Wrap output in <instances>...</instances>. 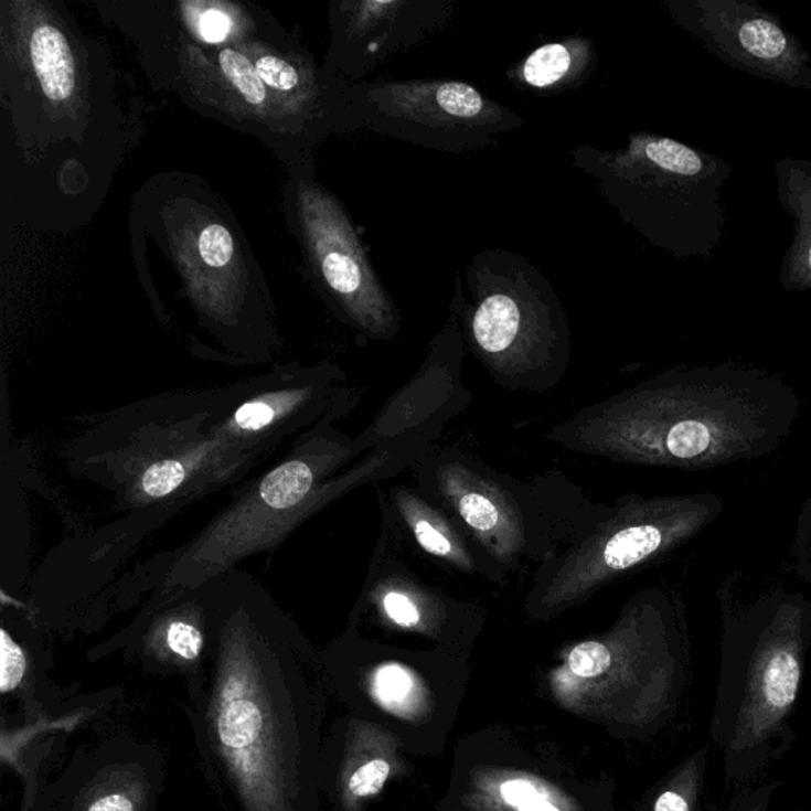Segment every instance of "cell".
Segmentation results:
<instances>
[{
	"label": "cell",
	"mask_w": 811,
	"mask_h": 811,
	"mask_svg": "<svg viewBox=\"0 0 811 811\" xmlns=\"http://www.w3.org/2000/svg\"><path fill=\"white\" fill-rule=\"evenodd\" d=\"M785 425L761 388L663 376L580 410L551 439L625 463L704 468L758 456Z\"/></svg>",
	"instance_id": "cell-1"
},
{
	"label": "cell",
	"mask_w": 811,
	"mask_h": 811,
	"mask_svg": "<svg viewBox=\"0 0 811 811\" xmlns=\"http://www.w3.org/2000/svg\"><path fill=\"white\" fill-rule=\"evenodd\" d=\"M457 275L450 309L465 344L498 384L547 391L565 376L570 330L562 298L544 273L522 254L483 249Z\"/></svg>",
	"instance_id": "cell-2"
},
{
	"label": "cell",
	"mask_w": 811,
	"mask_h": 811,
	"mask_svg": "<svg viewBox=\"0 0 811 811\" xmlns=\"http://www.w3.org/2000/svg\"><path fill=\"white\" fill-rule=\"evenodd\" d=\"M704 511L690 498L620 501L602 508L576 540L542 563L525 599L533 617H554L700 529Z\"/></svg>",
	"instance_id": "cell-3"
},
{
	"label": "cell",
	"mask_w": 811,
	"mask_h": 811,
	"mask_svg": "<svg viewBox=\"0 0 811 811\" xmlns=\"http://www.w3.org/2000/svg\"><path fill=\"white\" fill-rule=\"evenodd\" d=\"M286 206L312 282L334 316L370 340H394L402 312L370 260L351 214L314 180L312 160L292 170Z\"/></svg>",
	"instance_id": "cell-4"
},
{
	"label": "cell",
	"mask_w": 811,
	"mask_h": 811,
	"mask_svg": "<svg viewBox=\"0 0 811 811\" xmlns=\"http://www.w3.org/2000/svg\"><path fill=\"white\" fill-rule=\"evenodd\" d=\"M351 132L369 129L428 151L467 154L522 129L525 119L478 86L450 78L348 85Z\"/></svg>",
	"instance_id": "cell-5"
},
{
	"label": "cell",
	"mask_w": 811,
	"mask_h": 811,
	"mask_svg": "<svg viewBox=\"0 0 811 811\" xmlns=\"http://www.w3.org/2000/svg\"><path fill=\"white\" fill-rule=\"evenodd\" d=\"M178 38L177 90L184 99L231 126L256 134L282 158L290 156L296 167L311 160L312 148L329 134L271 93L239 38L216 46L188 42L180 32Z\"/></svg>",
	"instance_id": "cell-6"
},
{
	"label": "cell",
	"mask_w": 811,
	"mask_h": 811,
	"mask_svg": "<svg viewBox=\"0 0 811 811\" xmlns=\"http://www.w3.org/2000/svg\"><path fill=\"white\" fill-rule=\"evenodd\" d=\"M420 482L498 569H516L523 558L536 555L542 565L558 554V545L566 541L534 522L540 514L531 511L533 503H523V487L505 483L503 476L456 450H444L424 461Z\"/></svg>",
	"instance_id": "cell-7"
},
{
	"label": "cell",
	"mask_w": 811,
	"mask_h": 811,
	"mask_svg": "<svg viewBox=\"0 0 811 811\" xmlns=\"http://www.w3.org/2000/svg\"><path fill=\"white\" fill-rule=\"evenodd\" d=\"M457 14L453 0H344L330 6L332 45L323 67L351 83L417 49Z\"/></svg>",
	"instance_id": "cell-8"
},
{
	"label": "cell",
	"mask_w": 811,
	"mask_h": 811,
	"mask_svg": "<svg viewBox=\"0 0 811 811\" xmlns=\"http://www.w3.org/2000/svg\"><path fill=\"white\" fill-rule=\"evenodd\" d=\"M598 64L595 42L578 34L537 46L505 75L519 90L554 97L590 82Z\"/></svg>",
	"instance_id": "cell-9"
},
{
	"label": "cell",
	"mask_w": 811,
	"mask_h": 811,
	"mask_svg": "<svg viewBox=\"0 0 811 811\" xmlns=\"http://www.w3.org/2000/svg\"><path fill=\"white\" fill-rule=\"evenodd\" d=\"M394 497L403 522L421 551L444 559L461 573L480 574L487 578L503 577L490 559L476 555L465 540L463 529L457 526L449 514L405 487H396Z\"/></svg>",
	"instance_id": "cell-10"
},
{
	"label": "cell",
	"mask_w": 811,
	"mask_h": 811,
	"mask_svg": "<svg viewBox=\"0 0 811 811\" xmlns=\"http://www.w3.org/2000/svg\"><path fill=\"white\" fill-rule=\"evenodd\" d=\"M188 38L200 45H225L249 31L250 14L242 6L225 2H185L177 6Z\"/></svg>",
	"instance_id": "cell-11"
},
{
	"label": "cell",
	"mask_w": 811,
	"mask_h": 811,
	"mask_svg": "<svg viewBox=\"0 0 811 811\" xmlns=\"http://www.w3.org/2000/svg\"><path fill=\"white\" fill-rule=\"evenodd\" d=\"M314 480V471L307 461H286L262 480V501L276 511L296 508L311 493Z\"/></svg>",
	"instance_id": "cell-12"
},
{
	"label": "cell",
	"mask_w": 811,
	"mask_h": 811,
	"mask_svg": "<svg viewBox=\"0 0 811 811\" xmlns=\"http://www.w3.org/2000/svg\"><path fill=\"white\" fill-rule=\"evenodd\" d=\"M380 609L396 627L413 629L424 623L427 609L444 606L435 595L406 581L394 580L380 591Z\"/></svg>",
	"instance_id": "cell-13"
},
{
	"label": "cell",
	"mask_w": 811,
	"mask_h": 811,
	"mask_svg": "<svg viewBox=\"0 0 811 811\" xmlns=\"http://www.w3.org/2000/svg\"><path fill=\"white\" fill-rule=\"evenodd\" d=\"M629 140L639 148L650 162L665 172L679 174V177H696L702 170V159L696 151L671 140V138L647 136L636 134Z\"/></svg>",
	"instance_id": "cell-14"
},
{
	"label": "cell",
	"mask_w": 811,
	"mask_h": 811,
	"mask_svg": "<svg viewBox=\"0 0 811 811\" xmlns=\"http://www.w3.org/2000/svg\"><path fill=\"white\" fill-rule=\"evenodd\" d=\"M738 39L741 46L758 60H775L787 50V35L766 20H753L741 25Z\"/></svg>",
	"instance_id": "cell-15"
},
{
	"label": "cell",
	"mask_w": 811,
	"mask_h": 811,
	"mask_svg": "<svg viewBox=\"0 0 811 811\" xmlns=\"http://www.w3.org/2000/svg\"><path fill=\"white\" fill-rule=\"evenodd\" d=\"M612 664V652L609 647L598 640H587V642L578 643L570 650L567 658V665L574 675L581 679H595L606 674Z\"/></svg>",
	"instance_id": "cell-16"
},
{
	"label": "cell",
	"mask_w": 811,
	"mask_h": 811,
	"mask_svg": "<svg viewBox=\"0 0 811 811\" xmlns=\"http://www.w3.org/2000/svg\"><path fill=\"white\" fill-rule=\"evenodd\" d=\"M185 480V469L178 460L156 461L141 476V492L152 500L169 497Z\"/></svg>",
	"instance_id": "cell-17"
},
{
	"label": "cell",
	"mask_w": 811,
	"mask_h": 811,
	"mask_svg": "<svg viewBox=\"0 0 811 811\" xmlns=\"http://www.w3.org/2000/svg\"><path fill=\"white\" fill-rule=\"evenodd\" d=\"M28 669L24 650L14 642L6 628L0 631V691L12 693L21 685Z\"/></svg>",
	"instance_id": "cell-18"
},
{
	"label": "cell",
	"mask_w": 811,
	"mask_h": 811,
	"mask_svg": "<svg viewBox=\"0 0 811 811\" xmlns=\"http://www.w3.org/2000/svg\"><path fill=\"white\" fill-rule=\"evenodd\" d=\"M166 642L174 654L185 661L198 660L203 650L202 631L184 620H174L169 625Z\"/></svg>",
	"instance_id": "cell-19"
},
{
	"label": "cell",
	"mask_w": 811,
	"mask_h": 811,
	"mask_svg": "<svg viewBox=\"0 0 811 811\" xmlns=\"http://www.w3.org/2000/svg\"><path fill=\"white\" fill-rule=\"evenodd\" d=\"M388 775H391V766L384 759H374L352 775L349 789L356 798H369V796L377 794L384 788Z\"/></svg>",
	"instance_id": "cell-20"
},
{
	"label": "cell",
	"mask_w": 811,
	"mask_h": 811,
	"mask_svg": "<svg viewBox=\"0 0 811 811\" xmlns=\"http://www.w3.org/2000/svg\"><path fill=\"white\" fill-rule=\"evenodd\" d=\"M275 418V407L267 402H249L239 407L235 414V421L242 430L257 431L267 427Z\"/></svg>",
	"instance_id": "cell-21"
},
{
	"label": "cell",
	"mask_w": 811,
	"mask_h": 811,
	"mask_svg": "<svg viewBox=\"0 0 811 811\" xmlns=\"http://www.w3.org/2000/svg\"><path fill=\"white\" fill-rule=\"evenodd\" d=\"M501 796L509 805L516 807V809H522L526 803L540 799V794H537L533 785L525 780L505 781L501 785Z\"/></svg>",
	"instance_id": "cell-22"
},
{
	"label": "cell",
	"mask_w": 811,
	"mask_h": 811,
	"mask_svg": "<svg viewBox=\"0 0 811 811\" xmlns=\"http://www.w3.org/2000/svg\"><path fill=\"white\" fill-rule=\"evenodd\" d=\"M89 811H136V809H134V803L126 796L111 794L96 800L89 807Z\"/></svg>",
	"instance_id": "cell-23"
},
{
	"label": "cell",
	"mask_w": 811,
	"mask_h": 811,
	"mask_svg": "<svg viewBox=\"0 0 811 811\" xmlns=\"http://www.w3.org/2000/svg\"><path fill=\"white\" fill-rule=\"evenodd\" d=\"M654 811H690L689 803H686V800L682 798V796L676 794V792H664L663 796H661L660 799H658L657 805H654Z\"/></svg>",
	"instance_id": "cell-24"
},
{
	"label": "cell",
	"mask_w": 811,
	"mask_h": 811,
	"mask_svg": "<svg viewBox=\"0 0 811 811\" xmlns=\"http://www.w3.org/2000/svg\"><path fill=\"white\" fill-rule=\"evenodd\" d=\"M520 811H559L556 809L555 805H552V803L545 802V800L536 799L533 800V802L526 803V805H523L522 809H519Z\"/></svg>",
	"instance_id": "cell-25"
},
{
	"label": "cell",
	"mask_w": 811,
	"mask_h": 811,
	"mask_svg": "<svg viewBox=\"0 0 811 811\" xmlns=\"http://www.w3.org/2000/svg\"><path fill=\"white\" fill-rule=\"evenodd\" d=\"M809 265H810V270H811V247H810V253H809Z\"/></svg>",
	"instance_id": "cell-26"
}]
</instances>
